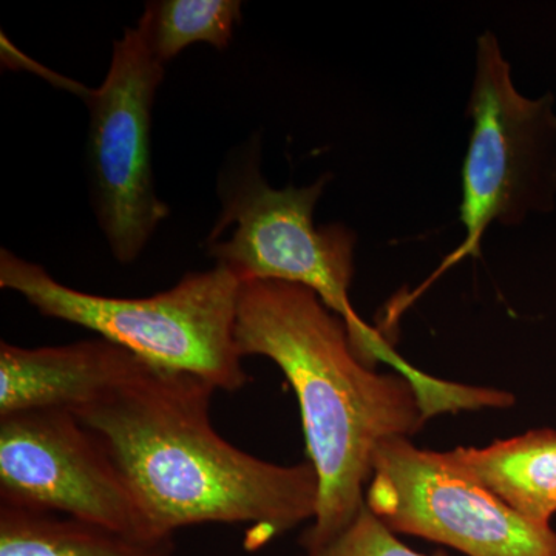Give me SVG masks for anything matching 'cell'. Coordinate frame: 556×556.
Returning a JSON list of instances; mask_svg holds the SVG:
<instances>
[{
    "mask_svg": "<svg viewBox=\"0 0 556 556\" xmlns=\"http://www.w3.org/2000/svg\"><path fill=\"white\" fill-rule=\"evenodd\" d=\"M467 115L473 121L463 170V244L445 265L479 255L493 222L519 225L529 212L554 207V97L529 100L515 89L510 65L492 33L478 39L477 75Z\"/></svg>",
    "mask_w": 556,
    "mask_h": 556,
    "instance_id": "5b68a950",
    "label": "cell"
},
{
    "mask_svg": "<svg viewBox=\"0 0 556 556\" xmlns=\"http://www.w3.org/2000/svg\"><path fill=\"white\" fill-rule=\"evenodd\" d=\"M236 339L243 358L273 361L298 396L306 455L318 478L316 515L300 546L314 551L338 538L365 506L380 444L409 439L433 412L404 375L365 364L345 321L302 285L241 283Z\"/></svg>",
    "mask_w": 556,
    "mask_h": 556,
    "instance_id": "7a4b0ae2",
    "label": "cell"
},
{
    "mask_svg": "<svg viewBox=\"0 0 556 556\" xmlns=\"http://www.w3.org/2000/svg\"><path fill=\"white\" fill-rule=\"evenodd\" d=\"M0 503L153 540L101 439L65 409L0 416Z\"/></svg>",
    "mask_w": 556,
    "mask_h": 556,
    "instance_id": "ba28073f",
    "label": "cell"
},
{
    "mask_svg": "<svg viewBox=\"0 0 556 556\" xmlns=\"http://www.w3.org/2000/svg\"><path fill=\"white\" fill-rule=\"evenodd\" d=\"M215 391L197 376L148 365L73 415L108 448L153 540L190 526H248L244 544L257 551L314 518L317 473L308 460L280 466L219 437Z\"/></svg>",
    "mask_w": 556,
    "mask_h": 556,
    "instance_id": "6da1fadb",
    "label": "cell"
},
{
    "mask_svg": "<svg viewBox=\"0 0 556 556\" xmlns=\"http://www.w3.org/2000/svg\"><path fill=\"white\" fill-rule=\"evenodd\" d=\"M164 64L142 28H129L113 46L100 89L84 98L90 110L89 160L94 214L113 257L135 262L170 211L159 199L150 127Z\"/></svg>",
    "mask_w": 556,
    "mask_h": 556,
    "instance_id": "8992f818",
    "label": "cell"
},
{
    "mask_svg": "<svg viewBox=\"0 0 556 556\" xmlns=\"http://www.w3.org/2000/svg\"><path fill=\"white\" fill-rule=\"evenodd\" d=\"M302 556H447L426 555L397 540L390 529L365 504L356 519L338 538Z\"/></svg>",
    "mask_w": 556,
    "mask_h": 556,
    "instance_id": "4fadbf2b",
    "label": "cell"
},
{
    "mask_svg": "<svg viewBox=\"0 0 556 556\" xmlns=\"http://www.w3.org/2000/svg\"><path fill=\"white\" fill-rule=\"evenodd\" d=\"M0 288L17 292L43 317L90 329L152 367L188 372L228 393L249 382L236 339L241 281L223 266L186 274L150 298H104L65 287L42 266L2 249Z\"/></svg>",
    "mask_w": 556,
    "mask_h": 556,
    "instance_id": "277c9868",
    "label": "cell"
},
{
    "mask_svg": "<svg viewBox=\"0 0 556 556\" xmlns=\"http://www.w3.org/2000/svg\"><path fill=\"white\" fill-rule=\"evenodd\" d=\"M148 362L98 338L68 345L0 343V416L94 404L138 376Z\"/></svg>",
    "mask_w": 556,
    "mask_h": 556,
    "instance_id": "9c48e42d",
    "label": "cell"
},
{
    "mask_svg": "<svg viewBox=\"0 0 556 556\" xmlns=\"http://www.w3.org/2000/svg\"><path fill=\"white\" fill-rule=\"evenodd\" d=\"M442 455L522 517L551 526L556 515V430L540 428L486 447H457Z\"/></svg>",
    "mask_w": 556,
    "mask_h": 556,
    "instance_id": "30bf717a",
    "label": "cell"
},
{
    "mask_svg": "<svg viewBox=\"0 0 556 556\" xmlns=\"http://www.w3.org/2000/svg\"><path fill=\"white\" fill-rule=\"evenodd\" d=\"M365 504L394 533L468 556H556V532L536 525L407 438L380 444Z\"/></svg>",
    "mask_w": 556,
    "mask_h": 556,
    "instance_id": "52a82bcc",
    "label": "cell"
},
{
    "mask_svg": "<svg viewBox=\"0 0 556 556\" xmlns=\"http://www.w3.org/2000/svg\"><path fill=\"white\" fill-rule=\"evenodd\" d=\"M240 21L239 0H161L146 3L138 25L153 54L166 65L192 43L226 49Z\"/></svg>",
    "mask_w": 556,
    "mask_h": 556,
    "instance_id": "7c38bea8",
    "label": "cell"
},
{
    "mask_svg": "<svg viewBox=\"0 0 556 556\" xmlns=\"http://www.w3.org/2000/svg\"><path fill=\"white\" fill-rule=\"evenodd\" d=\"M174 555V538L141 540L62 515L0 503V556Z\"/></svg>",
    "mask_w": 556,
    "mask_h": 556,
    "instance_id": "8fae6325",
    "label": "cell"
},
{
    "mask_svg": "<svg viewBox=\"0 0 556 556\" xmlns=\"http://www.w3.org/2000/svg\"><path fill=\"white\" fill-rule=\"evenodd\" d=\"M329 181L327 174L308 188H270L260 174L258 142H252L219 178L223 208L207 239L215 241H206L207 255L241 283L287 281L316 292L345 321L365 364L375 368L387 362L420 393L433 396L441 390V379L407 364L351 305L356 233L340 223L314 225V211Z\"/></svg>",
    "mask_w": 556,
    "mask_h": 556,
    "instance_id": "3957f363",
    "label": "cell"
}]
</instances>
